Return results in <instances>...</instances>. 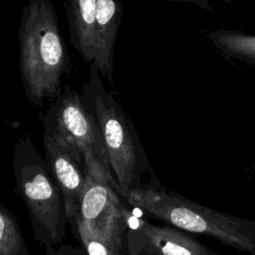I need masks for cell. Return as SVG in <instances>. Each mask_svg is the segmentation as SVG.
I'll return each instance as SVG.
<instances>
[{
  "mask_svg": "<svg viewBox=\"0 0 255 255\" xmlns=\"http://www.w3.org/2000/svg\"><path fill=\"white\" fill-rule=\"evenodd\" d=\"M19 68L27 100L42 108L57 99L71 60L51 0H28L18 32Z\"/></svg>",
  "mask_w": 255,
  "mask_h": 255,
  "instance_id": "1",
  "label": "cell"
},
{
  "mask_svg": "<svg viewBox=\"0 0 255 255\" xmlns=\"http://www.w3.org/2000/svg\"><path fill=\"white\" fill-rule=\"evenodd\" d=\"M122 16L123 6L118 0H96L97 51L94 63L101 77L111 85L114 84V54Z\"/></svg>",
  "mask_w": 255,
  "mask_h": 255,
  "instance_id": "9",
  "label": "cell"
},
{
  "mask_svg": "<svg viewBox=\"0 0 255 255\" xmlns=\"http://www.w3.org/2000/svg\"><path fill=\"white\" fill-rule=\"evenodd\" d=\"M76 234L79 236L87 255H121L120 251L123 245L96 237L79 224L76 226Z\"/></svg>",
  "mask_w": 255,
  "mask_h": 255,
  "instance_id": "13",
  "label": "cell"
},
{
  "mask_svg": "<svg viewBox=\"0 0 255 255\" xmlns=\"http://www.w3.org/2000/svg\"><path fill=\"white\" fill-rule=\"evenodd\" d=\"M207 38L225 57L255 65V35L238 30L217 29L207 33Z\"/></svg>",
  "mask_w": 255,
  "mask_h": 255,
  "instance_id": "11",
  "label": "cell"
},
{
  "mask_svg": "<svg viewBox=\"0 0 255 255\" xmlns=\"http://www.w3.org/2000/svg\"><path fill=\"white\" fill-rule=\"evenodd\" d=\"M13 166L17 189L29 212L34 239L45 247L62 244L69 223L65 197L29 134L16 141Z\"/></svg>",
  "mask_w": 255,
  "mask_h": 255,
  "instance_id": "4",
  "label": "cell"
},
{
  "mask_svg": "<svg viewBox=\"0 0 255 255\" xmlns=\"http://www.w3.org/2000/svg\"><path fill=\"white\" fill-rule=\"evenodd\" d=\"M136 232L143 240V247L151 255H218L189 236L185 231L172 226H157L139 220Z\"/></svg>",
  "mask_w": 255,
  "mask_h": 255,
  "instance_id": "8",
  "label": "cell"
},
{
  "mask_svg": "<svg viewBox=\"0 0 255 255\" xmlns=\"http://www.w3.org/2000/svg\"><path fill=\"white\" fill-rule=\"evenodd\" d=\"M44 132H55L73 142L85 154L96 157L112 172L100 127L86 107L82 94L65 86L43 118Z\"/></svg>",
  "mask_w": 255,
  "mask_h": 255,
  "instance_id": "6",
  "label": "cell"
},
{
  "mask_svg": "<svg viewBox=\"0 0 255 255\" xmlns=\"http://www.w3.org/2000/svg\"><path fill=\"white\" fill-rule=\"evenodd\" d=\"M70 42L85 63L92 64L97 51L96 0H66Z\"/></svg>",
  "mask_w": 255,
  "mask_h": 255,
  "instance_id": "10",
  "label": "cell"
},
{
  "mask_svg": "<svg viewBox=\"0 0 255 255\" xmlns=\"http://www.w3.org/2000/svg\"><path fill=\"white\" fill-rule=\"evenodd\" d=\"M166 1H171V2H184V3H189V4H193L199 8H202L204 10L207 11H211L214 12V8L211 7V5L209 4L210 0H166ZM223 1L229 5H231L233 3V0H220Z\"/></svg>",
  "mask_w": 255,
  "mask_h": 255,
  "instance_id": "15",
  "label": "cell"
},
{
  "mask_svg": "<svg viewBox=\"0 0 255 255\" xmlns=\"http://www.w3.org/2000/svg\"><path fill=\"white\" fill-rule=\"evenodd\" d=\"M0 255H30L14 216L1 206Z\"/></svg>",
  "mask_w": 255,
  "mask_h": 255,
  "instance_id": "12",
  "label": "cell"
},
{
  "mask_svg": "<svg viewBox=\"0 0 255 255\" xmlns=\"http://www.w3.org/2000/svg\"><path fill=\"white\" fill-rule=\"evenodd\" d=\"M43 143L45 159L64 194L69 223L76 233V221L86 182L84 156L73 142L55 132L43 131Z\"/></svg>",
  "mask_w": 255,
  "mask_h": 255,
  "instance_id": "7",
  "label": "cell"
},
{
  "mask_svg": "<svg viewBox=\"0 0 255 255\" xmlns=\"http://www.w3.org/2000/svg\"><path fill=\"white\" fill-rule=\"evenodd\" d=\"M253 169L255 170V163H254V165H253Z\"/></svg>",
  "mask_w": 255,
  "mask_h": 255,
  "instance_id": "16",
  "label": "cell"
},
{
  "mask_svg": "<svg viewBox=\"0 0 255 255\" xmlns=\"http://www.w3.org/2000/svg\"><path fill=\"white\" fill-rule=\"evenodd\" d=\"M83 101L94 115L104 139L117 193L123 195L136 187L135 178L148 167L131 120L123 109L117 94L104 87L93 62L88 82L82 87Z\"/></svg>",
  "mask_w": 255,
  "mask_h": 255,
  "instance_id": "3",
  "label": "cell"
},
{
  "mask_svg": "<svg viewBox=\"0 0 255 255\" xmlns=\"http://www.w3.org/2000/svg\"><path fill=\"white\" fill-rule=\"evenodd\" d=\"M86 182L76 221L96 237L123 245L128 225V211L115 189V180L96 157L84 155Z\"/></svg>",
  "mask_w": 255,
  "mask_h": 255,
  "instance_id": "5",
  "label": "cell"
},
{
  "mask_svg": "<svg viewBox=\"0 0 255 255\" xmlns=\"http://www.w3.org/2000/svg\"><path fill=\"white\" fill-rule=\"evenodd\" d=\"M46 255H83V254L81 253L80 250L74 249L71 246L59 244L56 246L46 247Z\"/></svg>",
  "mask_w": 255,
  "mask_h": 255,
  "instance_id": "14",
  "label": "cell"
},
{
  "mask_svg": "<svg viewBox=\"0 0 255 255\" xmlns=\"http://www.w3.org/2000/svg\"><path fill=\"white\" fill-rule=\"evenodd\" d=\"M122 196L130 205L168 226L207 235L255 255V221L219 212L163 189L134 187Z\"/></svg>",
  "mask_w": 255,
  "mask_h": 255,
  "instance_id": "2",
  "label": "cell"
}]
</instances>
